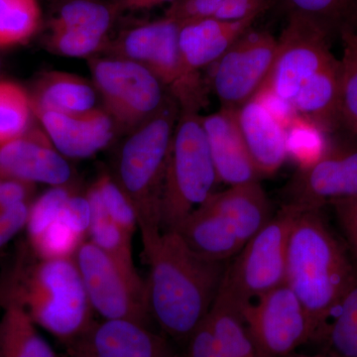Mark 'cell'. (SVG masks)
<instances>
[{
	"label": "cell",
	"mask_w": 357,
	"mask_h": 357,
	"mask_svg": "<svg viewBox=\"0 0 357 357\" xmlns=\"http://www.w3.org/2000/svg\"><path fill=\"white\" fill-rule=\"evenodd\" d=\"M107 217L130 234L138 229V218L133 204L114 176L102 174L93 185Z\"/></svg>",
	"instance_id": "obj_32"
},
{
	"label": "cell",
	"mask_w": 357,
	"mask_h": 357,
	"mask_svg": "<svg viewBox=\"0 0 357 357\" xmlns=\"http://www.w3.org/2000/svg\"><path fill=\"white\" fill-rule=\"evenodd\" d=\"M93 84L115 128L130 133L158 114L170 93L146 67L121 57L91 61Z\"/></svg>",
	"instance_id": "obj_9"
},
{
	"label": "cell",
	"mask_w": 357,
	"mask_h": 357,
	"mask_svg": "<svg viewBox=\"0 0 357 357\" xmlns=\"http://www.w3.org/2000/svg\"><path fill=\"white\" fill-rule=\"evenodd\" d=\"M1 309L0 357H57L23 310L15 306Z\"/></svg>",
	"instance_id": "obj_23"
},
{
	"label": "cell",
	"mask_w": 357,
	"mask_h": 357,
	"mask_svg": "<svg viewBox=\"0 0 357 357\" xmlns=\"http://www.w3.org/2000/svg\"><path fill=\"white\" fill-rule=\"evenodd\" d=\"M73 192L70 185H56L33 202L26 225L28 238L36 236L57 220L61 210Z\"/></svg>",
	"instance_id": "obj_35"
},
{
	"label": "cell",
	"mask_w": 357,
	"mask_h": 357,
	"mask_svg": "<svg viewBox=\"0 0 357 357\" xmlns=\"http://www.w3.org/2000/svg\"><path fill=\"white\" fill-rule=\"evenodd\" d=\"M132 236L109 218H102L91 220L88 241L109 255L117 264L137 273L132 256Z\"/></svg>",
	"instance_id": "obj_31"
},
{
	"label": "cell",
	"mask_w": 357,
	"mask_h": 357,
	"mask_svg": "<svg viewBox=\"0 0 357 357\" xmlns=\"http://www.w3.org/2000/svg\"><path fill=\"white\" fill-rule=\"evenodd\" d=\"M0 183H1V180H0ZM0 210H3V208H0Z\"/></svg>",
	"instance_id": "obj_45"
},
{
	"label": "cell",
	"mask_w": 357,
	"mask_h": 357,
	"mask_svg": "<svg viewBox=\"0 0 357 357\" xmlns=\"http://www.w3.org/2000/svg\"><path fill=\"white\" fill-rule=\"evenodd\" d=\"M340 32L344 54L340 60L338 119L340 126L357 141V33L347 25H342Z\"/></svg>",
	"instance_id": "obj_26"
},
{
	"label": "cell",
	"mask_w": 357,
	"mask_h": 357,
	"mask_svg": "<svg viewBox=\"0 0 357 357\" xmlns=\"http://www.w3.org/2000/svg\"><path fill=\"white\" fill-rule=\"evenodd\" d=\"M328 335L337 356L357 357V266L351 286L333 314Z\"/></svg>",
	"instance_id": "obj_30"
},
{
	"label": "cell",
	"mask_w": 357,
	"mask_h": 357,
	"mask_svg": "<svg viewBox=\"0 0 357 357\" xmlns=\"http://www.w3.org/2000/svg\"><path fill=\"white\" fill-rule=\"evenodd\" d=\"M70 357H93L89 352L79 347H70Z\"/></svg>",
	"instance_id": "obj_43"
},
{
	"label": "cell",
	"mask_w": 357,
	"mask_h": 357,
	"mask_svg": "<svg viewBox=\"0 0 357 357\" xmlns=\"http://www.w3.org/2000/svg\"><path fill=\"white\" fill-rule=\"evenodd\" d=\"M331 143L301 167L287 189V203L300 211L321 210L357 197V141Z\"/></svg>",
	"instance_id": "obj_13"
},
{
	"label": "cell",
	"mask_w": 357,
	"mask_h": 357,
	"mask_svg": "<svg viewBox=\"0 0 357 357\" xmlns=\"http://www.w3.org/2000/svg\"><path fill=\"white\" fill-rule=\"evenodd\" d=\"M300 210L284 204L281 210L227 264L220 295L238 307L286 284L289 236Z\"/></svg>",
	"instance_id": "obj_7"
},
{
	"label": "cell",
	"mask_w": 357,
	"mask_h": 357,
	"mask_svg": "<svg viewBox=\"0 0 357 357\" xmlns=\"http://www.w3.org/2000/svg\"><path fill=\"white\" fill-rule=\"evenodd\" d=\"M256 20L257 16L234 21L201 18L180 23L178 48L188 74L199 79V70L217 63Z\"/></svg>",
	"instance_id": "obj_19"
},
{
	"label": "cell",
	"mask_w": 357,
	"mask_h": 357,
	"mask_svg": "<svg viewBox=\"0 0 357 357\" xmlns=\"http://www.w3.org/2000/svg\"><path fill=\"white\" fill-rule=\"evenodd\" d=\"M227 218L244 243H248L271 220V206L260 182L234 185L213 192L204 203Z\"/></svg>",
	"instance_id": "obj_21"
},
{
	"label": "cell",
	"mask_w": 357,
	"mask_h": 357,
	"mask_svg": "<svg viewBox=\"0 0 357 357\" xmlns=\"http://www.w3.org/2000/svg\"><path fill=\"white\" fill-rule=\"evenodd\" d=\"M38 117L52 145L65 158L93 156L109 146L116 131L105 110L93 109L74 114L45 112Z\"/></svg>",
	"instance_id": "obj_14"
},
{
	"label": "cell",
	"mask_w": 357,
	"mask_h": 357,
	"mask_svg": "<svg viewBox=\"0 0 357 357\" xmlns=\"http://www.w3.org/2000/svg\"><path fill=\"white\" fill-rule=\"evenodd\" d=\"M236 119L260 177L274 175L289 156L285 124L258 96L236 109Z\"/></svg>",
	"instance_id": "obj_18"
},
{
	"label": "cell",
	"mask_w": 357,
	"mask_h": 357,
	"mask_svg": "<svg viewBox=\"0 0 357 357\" xmlns=\"http://www.w3.org/2000/svg\"><path fill=\"white\" fill-rule=\"evenodd\" d=\"M291 13H299L316 21L326 31L345 24L354 0H286Z\"/></svg>",
	"instance_id": "obj_34"
},
{
	"label": "cell",
	"mask_w": 357,
	"mask_h": 357,
	"mask_svg": "<svg viewBox=\"0 0 357 357\" xmlns=\"http://www.w3.org/2000/svg\"><path fill=\"white\" fill-rule=\"evenodd\" d=\"M184 357H229L222 351L206 319L185 342Z\"/></svg>",
	"instance_id": "obj_38"
},
{
	"label": "cell",
	"mask_w": 357,
	"mask_h": 357,
	"mask_svg": "<svg viewBox=\"0 0 357 357\" xmlns=\"http://www.w3.org/2000/svg\"><path fill=\"white\" fill-rule=\"evenodd\" d=\"M206 321L229 357H258L241 310L218 294Z\"/></svg>",
	"instance_id": "obj_24"
},
{
	"label": "cell",
	"mask_w": 357,
	"mask_h": 357,
	"mask_svg": "<svg viewBox=\"0 0 357 357\" xmlns=\"http://www.w3.org/2000/svg\"><path fill=\"white\" fill-rule=\"evenodd\" d=\"M180 23L165 17L136 26L124 33L115 49L119 57L146 67L177 100L181 109H199L201 79L188 74L178 48Z\"/></svg>",
	"instance_id": "obj_10"
},
{
	"label": "cell",
	"mask_w": 357,
	"mask_h": 357,
	"mask_svg": "<svg viewBox=\"0 0 357 357\" xmlns=\"http://www.w3.org/2000/svg\"><path fill=\"white\" fill-rule=\"evenodd\" d=\"M31 204L21 203L0 210V250L26 229Z\"/></svg>",
	"instance_id": "obj_39"
},
{
	"label": "cell",
	"mask_w": 357,
	"mask_h": 357,
	"mask_svg": "<svg viewBox=\"0 0 357 357\" xmlns=\"http://www.w3.org/2000/svg\"><path fill=\"white\" fill-rule=\"evenodd\" d=\"M172 230L192 251L215 261L227 262L245 245L234 225L204 204Z\"/></svg>",
	"instance_id": "obj_20"
},
{
	"label": "cell",
	"mask_w": 357,
	"mask_h": 357,
	"mask_svg": "<svg viewBox=\"0 0 357 357\" xmlns=\"http://www.w3.org/2000/svg\"><path fill=\"white\" fill-rule=\"evenodd\" d=\"M58 218L79 236L86 238L91 222V206L86 197L76 194V192H73L61 210Z\"/></svg>",
	"instance_id": "obj_37"
},
{
	"label": "cell",
	"mask_w": 357,
	"mask_h": 357,
	"mask_svg": "<svg viewBox=\"0 0 357 357\" xmlns=\"http://www.w3.org/2000/svg\"><path fill=\"white\" fill-rule=\"evenodd\" d=\"M37 0H0V48L24 43L39 29Z\"/></svg>",
	"instance_id": "obj_28"
},
{
	"label": "cell",
	"mask_w": 357,
	"mask_h": 357,
	"mask_svg": "<svg viewBox=\"0 0 357 357\" xmlns=\"http://www.w3.org/2000/svg\"><path fill=\"white\" fill-rule=\"evenodd\" d=\"M330 34L311 18L290 13L271 73L260 91L323 133L340 128V60L331 51Z\"/></svg>",
	"instance_id": "obj_2"
},
{
	"label": "cell",
	"mask_w": 357,
	"mask_h": 357,
	"mask_svg": "<svg viewBox=\"0 0 357 357\" xmlns=\"http://www.w3.org/2000/svg\"><path fill=\"white\" fill-rule=\"evenodd\" d=\"M93 312L107 321H128L152 328L147 283L117 264L89 241L74 256Z\"/></svg>",
	"instance_id": "obj_8"
},
{
	"label": "cell",
	"mask_w": 357,
	"mask_h": 357,
	"mask_svg": "<svg viewBox=\"0 0 357 357\" xmlns=\"http://www.w3.org/2000/svg\"><path fill=\"white\" fill-rule=\"evenodd\" d=\"M180 105L170 96L161 110L129 133L114 176L133 204L141 237L161 230L162 192Z\"/></svg>",
	"instance_id": "obj_5"
},
{
	"label": "cell",
	"mask_w": 357,
	"mask_h": 357,
	"mask_svg": "<svg viewBox=\"0 0 357 357\" xmlns=\"http://www.w3.org/2000/svg\"><path fill=\"white\" fill-rule=\"evenodd\" d=\"M278 39L249 29L213 65L211 88L222 109H238L259 93L273 67Z\"/></svg>",
	"instance_id": "obj_12"
},
{
	"label": "cell",
	"mask_w": 357,
	"mask_h": 357,
	"mask_svg": "<svg viewBox=\"0 0 357 357\" xmlns=\"http://www.w3.org/2000/svg\"><path fill=\"white\" fill-rule=\"evenodd\" d=\"M344 25L349 26L354 32L357 33V0H354V6H352L351 13H349Z\"/></svg>",
	"instance_id": "obj_42"
},
{
	"label": "cell",
	"mask_w": 357,
	"mask_h": 357,
	"mask_svg": "<svg viewBox=\"0 0 357 357\" xmlns=\"http://www.w3.org/2000/svg\"><path fill=\"white\" fill-rule=\"evenodd\" d=\"M258 357H286L314 337L306 310L287 284L241 307Z\"/></svg>",
	"instance_id": "obj_11"
},
{
	"label": "cell",
	"mask_w": 357,
	"mask_h": 357,
	"mask_svg": "<svg viewBox=\"0 0 357 357\" xmlns=\"http://www.w3.org/2000/svg\"><path fill=\"white\" fill-rule=\"evenodd\" d=\"M356 270L321 210L301 211L289 236L286 284L306 310L314 337L333 317Z\"/></svg>",
	"instance_id": "obj_4"
},
{
	"label": "cell",
	"mask_w": 357,
	"mask_h": 357,
	"mask_svg": "<svg viewBox=\"0 0 357 357\" xmlns=\"http://www.w3.org/2000/svg\"><path fill=\"white\" fill-rule=\"evenodd\" d=\"M69 162L47 136L23 135L0 147V178L56 185L72 178Z\"/></svg>",
	"instance_id": "obj_15"
},
{
	"label": "cell",
	"mask_w": 357,
	"mask_h": 357,
	"mask_svg": "<svg viewBox=\"0 0 357 357\" xmlns=\"http://www.w3.org/2000/svg\"><path fill=\"white\" fill-rule=\"evenodd\" d=\"M269 0H177L167 10V17L178 23L201 18L234 21L259 16Z\"/></svg>",
	"instance_id": "obj_25"
},
{
	"label": "cell",
	"mask_w": 357,
	"mask_h": 357,
	"mask_svg": "<svg viewBox=\"0 0 357 357\" xmlns=\"http://www.w3.org/2000/svg\"><path fill=\"white\" fill-rule=\"evenodd\" d=\"M4 306L20 307L68 347L95 323L74 258L40 257L27 243L18 246L0 273V307Z\"/></svg>",
	"instance_id": "obj_3"
},
{
	"label": "cell",
	"mask_w": 357,
	"mask_h": 357,
	"mask_svg": "<svg viewBox=\"0 0 357 357\" xmlns=\"http://www.w3.org/2000/svg\"><path fill=\"white\" fill-rule=\"evenodd\" d=\"M177 0H116L114 8L121 10H144L163 4H173Z\"/></svg>",
	"instance_id": "obj_41"
},
{
	"label": "cell",
	"mask_w": 357,
	"mask_h": 357,
	"mask_svg": "<svg viewBox=\"0 0 357 357\" xmlns=\"http://www.w3.org/2000/svg\"><path fill=\"white\" fill-rule=\"evenodd\" d=\"M32 112L31 98L24 89L0 81V147L24 135Z\"/></svg>",
	"instance_id": "obj_29"
},
{
	"label": "cell",
	"mask_w": 357,
	"mask_h": 357,
	"mask_svg": "<svg viewBox=\"0 0 357 357\" xmlns=\"http://www.w3.org/2000/svg\"><path fill=\"white\" fill-rule=\"evenodd\" d=\"M115 11L114 6L96 0H70L52 20L51 31L70 29L107 36Z\"/></svg>",
	"instance_id": "obj_27"
},
{
	"label": "cell",
	"mask_w": 357,
	"mask_h": 357,
	"mask_svg": "<svg viewBox=\"0 0 357 357\" xmlns=\"http://www.w3.org/2000/svg\"><path fill=\"white\" fill-rule=\"evenodd\" d=\"M286 357H340L337 356V354H333L332 356H321V354H318V356H310V354H301V352L295 351L293 354H289L288 356Z\"/></svg>",
	"instance_id": "obj_44"
},
{
	"label": "cell",
	"mask_w": 357,
	"mask_h": 357,
	"mask_svg": "<svg viewBox=\"0 0 357 357\" xmlns=\"http://www.w3.org/2000/svg\"><path fill=\"white\" fill-rule=\"evenodd\" d=\"M51 47L67 57L83 58L93 55L107 45V36L77 30L52 31Z\"/></svg>",
	"instance_id": "obj_36"
},
{
	"label": "cell",
	"mask_w": 357,
	"mask_h": 357,
	"mask_svg": "<svg viewBox=\"0 0 357 357\" xmlns=\"http://www.w3.org/2000/svg\"><path fill=\"white\" fill-rule=\"evenodd\" d=\"M142 243L152 319L166 335L185 344L217 299L227 263L199 255L175 230H159Z\"/></svg>",
	"instance_id": "obj_1"
},
{
	"label": "cell",
	"mask_w": 357,
	"mask_h": 357,
	"mask_svg": "<svg viewBox=\"0 0 357 357\" xmlns=\"http://www.w3.org/2000/svg\"><path fill=\"white\" fill-rule=\"evenodd\" d=\"M84 241L57 218L36 236L28 238L27 243L40 257L63 259L74 258Z\"/></svg>",
	"instance_id": "obj_33"
},
{
	"label": "cell",
	"mask_w": 357,
	"mask_h": 357,
	"mask_svg": "<svg viewBox=\"0 0 357 357\" xmlns=\"http://www.w3.org/2000/svg\"><path fill=\"white\" fill-rule=\"evenodd\" d=\"M202 123L218 182L229 187L259 182L261 177L244 142L236 109H220L202 116Z\"/></svg>",
	"instance_id": "obj_16"
},
{
	"label": "cell",
	"mask_w": 357,
	"mask_h": 357,
	"mask_svg": "<svg viewBox=\"0 0 357 357\" xmlns=\"http://www.w3.org/2000/svg\"><path fill=\"white\" fill-rule=\"evenodd\" d=\"M98 98L96 86L83 77L52 72L40 79L31 98L33 112L82 114L95 109Z\"/></svg>",
	"instance_id": "obj_22"
},
{
	"label": "cell",
	"mask_w": 357,
	"mask_h": 357,
	"mask_svg": "<svg viewBox=\"0 0 357 357\" xmlns=\"http://www.w3.org/2000/svg\"><path fill=\"white\" fill-rule=\"evenodd\" d=\"M73 347L93 357H182L153 328L128 321H95Z\"/></svg>",
	"instance_id": "obj_17"
},
{
	"label": "cell",
	"mask_w": 357,
	"mask_h": 357,
	"mask_svg": "<svg viewBox=\"0 0 357 357\" xmlns=\"http://www.w3.org/2000/svg\"><path fill=\"white\" fill-rule=\"evenodd\" d=\"M332 206L347 241L357 257V197L337 202Z\"/></svg>",
	"instance_id": "obj_40"
},
{
	"label": "cell",
	"mask_w": 357,
	"mask_h": 357,
	"mask_svg": "<svg viewBox=\"0 0 357 357\" xmlns=\"http://www.w3.org/2000/svg\"><path fill=\"white\" fill-rule=\"evenodd\" d=\"M218 183L201 115L198 110L180 109L162 192V230L175 229L210 198Z\"/></svg>",
	"instance_id": "obj_6"
}]
</instances>
